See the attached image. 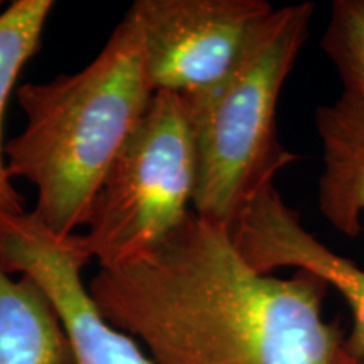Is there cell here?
Instances as JSON below:
<instances>
[{
    "instance_id": "8fae6325",
    "label": "cell",
    "mask_w": 364,
    "mask_h": 364,
    "mask_svg": "<svg viewBox=\"0 0 364 364\" xmlns=\"http://www.w3.org/2000/svg\"><path fill=\"white\" fill-rule=\"evenodd\" d=\"M322 49L338 70L344 93L364 102V0L331 4Z\"/></svg>"
},
{
    "instance_id": "8992f818",
    "label": "cell",
    "mask_w": 364,
    "mask_h": 364,
    "mask_svg": "<svg viewBox=\"0 0 364 364\" xmlns=\"http://www.w3.org/2000/svg\"><path fill=\"white\" fill-rule=\"evenodd\" d=\"M0 258L48 297L70 339L76 364H154L142 346L102 316L83 282L91 262L80 235L46 230L31 213L0 216Z\"/></svg>"
},
{
    "instance_id": "ba28073f",
    "label": "cell",
    "mask_w": 364,
    "mask_h": 364,
    "mask_svg": "<svg viewBox=\"0 0 364 364\" xmlns=\"http://www.w3.org/2000/svg\"><path fill=\"white\" fill-rule=\"evenodd\" d=\"M322 149L318 209L341 233L356 238L364 216V102L341 93L316 112Z\"/></svg>"
},
{
    "instance_id": "30bf717a",
    "label": "cell",
    "mask_w": 364,
    "mask_h": 364,
    "mask_svg": "<svg viewBox=\"0 0 364 364\" xmlns=\"http://www.w3.org/2000/svg\"><path fill=\"white\" fill-rule=\"evenodd\" d=\"M53 0H14L0 11V216L24 215V201L7 171L4 118L22 70L38 53Z\"/></svg>"
},
{
    "instance_id": "277c9868",
    "label": "cell",
    "mask_w": 364,
    "mask_h": 364,
    "mask_svg": "<svg viewBox=\"0 0 364 364\" xmlns=\"http://www.w3.org/2000/svg\"><path fill=\"white\" fill-rule=\"evenodd\" d=\"M196 154L184 98L157 91L95 199L85 250L100 270L157 250L193 213Z\"/></svg>"
},
{
    "instance_id": "6da1fadb",
    "label": "cell",
    "mask_w": 364,
    "mask_h": 364,
    "mask_svg": "<svg viewBox=\"0 0 364 364\" xmlns=\"http://www.w3.org/2000/svg\"><path fill=\"white\" fill-rule=\"evenodd\" d=\"M88 289L154 364H364L326 321L324 282L255 270L226 226L194 211L157 250L98 270Z\"/></svg>"
},
{
    "instance_id": "7a4b0ae2",
    "label": "cell",
    "mask_w": 364,
    "mask_h": 364,
    "mask_svg": "<svg viewBox=\"0 0 364 364\" xmlns=\"http://www.w3.org/2000/svg\"><path fill=\"white\" fill-rule=\"evenodd\" d=\"M152 97L142 34L130 11L83 70L16 90L26 124L6 142L7 171L34 188L29 213L46 230L65 238L86 228L103 181Z\"/></svg>"
},
{
    "instance_id": "5b68a950",
    "label": "cell",
    "mask_w": 364,
    "mask_h": 364,
    "mask_svg": "<svg viewBox=\"0 0 364 364\" xmlns=\"http://www.w3.org/2000/svg\"><path fill=\"white\" fill-rule=\"evenodd\" d=\"M265 0H136L150 88L199 93L230 73L273 11Z\"/></svg>"
},
{
    "instance_id": "9c48e42d",
    "label": "cell",
    "mask_w": 364,
    "mask_h": 364,
    "mask_svg": "<svg viewBox=\"0 0 364 364\" xmlns=\"http://www.w3.org/2000/svg\"><path fill=\"white\" fill-rule=\"evenodd\" d=\"M0 364H76L65 327L33 280L0 258Z\"/></svg>"
},
{
    "instance_id": "52a82bcc",
    "label": "cell",
    "mask_w": 364,
    "mask_h": 364,
    "mask_svg": "<svg viewBox=\"0 0 364 364\" xmlns=\"http://www.w3.org/2000/svg\"><path fill=\"white\" fill-rule=\"evenodd\" d=\"M230 231L255 270L273 273L277 268H295L338 290L354 318L349 343L364 359V268L306 230L297 209L290 208L275 188V181L255 191Z\"/></svg>"
},
{
    "instance_id": "7c38bea8",
    "label": "cell",
    "mask_w": 364,
    "mask_h": 364,
    "mask_svg": "<svg viewBox=\"0 0 364 364\" xmlns=\"http://www.w3.org/2000/svg\"><path fill=\"white\" fill-rule=\"evenodd\" d=\"M2 6H4V2H2V0H0V11H2Z\"/></svg>"
},
{
    "instance_id": "3957f363",
    "label": "cell",
    "mask_w": 364,
    "mask_h": 364,
    "mask_svg": "<svg viewBox=\"0 0 364 364\" xmlns=\"http://www.w3.org/2000/svg\"><path fill=\"white\" fill-rule=\"evenodd\" d=\"M312 2L275 7L225 78L182 97L193 132V211L230 230L255 191L297 156L277 139V105L309 38Z\"/></svg>"
}]
</instances>
